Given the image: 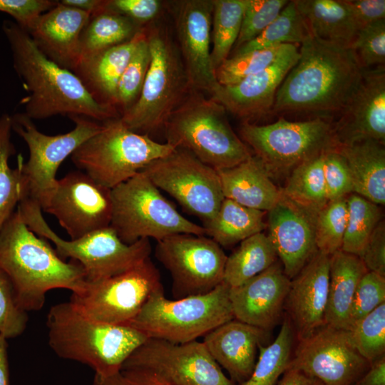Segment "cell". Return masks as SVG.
Masks as SVG:
<instances>
[{
  "label": "cell",
  "mask_w": 385,
  "mask_h": 385,
  "mask_svg": "<svg viewBox=\"0 0 385 385\" xmlns=\"http://www.w3.org/2000/svg\"><path fill=\"white\" fill-rule=\"evenodd\" d=\"M69 118L75 123L72 130L49 135L39 131L33 120L24 113L11 116L12 130L25 141L29 150L26 163H24L21 156L18 157L21 169V200L26 198L37 203L41 210L56 187V175L61 164L103 128V124L87 117L73 115Z\"/></svg>",
  "instance_id": "12"
},
{
  "label": "cell",
  "mask_w": 385,
  "mask_h": 385,
  "mask_svg": "<svg viewBox=\"0 0 385 385\" xmlns=\"http://www.w3.org/2000/svg\"><path fill=\"white\" fill-rule=\"evenodd\" d=\"M163 127L167 143L216 170L233 167L252 155L232 130L223 106L197 91H190Z\"/></svg>",
  "instance_id": "5"
},
{
  "label": "cell",
  "mask_w": 385,
  "mask_h": 385,
  "mask_svg": "<svg viewBox=\"0 0 385 385\" xmlns=\"http://www.w3.org/2000/svg\"><path fill=\"white\" fill-rule=\"evenodd\" d=\"M370 364L354 348L349 331L324 324L299 340L289 367L323 385H351Z\"/></svg>",
  "instance_id": "17"
},
{
  "label": "cell",
  "mask_w": 385,
  "mask_h": 385,
  "mask_svg": "<svg viewBox=\"0 0 385 385\" xmlns=\"http://www.w3.org/2000/svg\"><path fill=\"white\" fill-rule=\"evenodd\" d=\"M346 221V197L328 201L316 216L315 240L318 251L331 256L341 250Z\"/></svg>",
  "instance_id": "42"
},
{
  "label": "cell",
  "mask_w": 385,
  "mask_h": 385,
  "mask_svg": "<svg viewBox=\"0 0 385 385\" xmlns=\"http://www.w3.org/2000/svg\"><path fill=\"white\" fill-rule=\"evenodd\" d=\"M385 144L368 140L337 146L348 165L353 192L377 205L385 203Z\"/></svg>",
  "instance_id": "30"
},
{
  "label": "cell",
  "mask_w": 385,
  "mask_h": 385,
  "mask_svg": "<svg viewBox=\"0 0 385 385\" xmlns=\"http://www.w3.org/2000/svg\"><path fill=\"white\" fill-rule=\"evenodd\" d=\"M349 11L357 30L385 19L384 0H341Z\"/></svg>",
  "instance_id": "53"
},
{
  "label": "cell",
  "mask_w": 385,
  "mask_h": 385,
  "mask_svg": "<svg viewBox=\"0 0 385 385\" xmlns=\"http://www.w3.org/2000/svg\"><path fill=\"white\" fill-rule=\"evenodd\" d=\"M266 213L224 198L216 215L203 227L206 235L219 245L232 246L262 232L267 227Z\"/></svg>",
  "instance_id": "32"
},
{
  "label": "cell",
  "mask_w": 385,
  "mask_h": 385,
  "mask_svg": "<svg viewBox=\"0 0 385 385\" xmlns=\"http://www.w3.org/2000/svg\"><path fill=\"white\" fill-rule=\"evenodd\" d=\"M163 288L159 270L150 257L119 274L88 282L83 291L72 293L70 302L97 322L128 325L148 298Z\"/></svg>",
  "instance_id": "13"
},
{
  "label": "cell",
  "mask_w": 385,
  "mask_h": 385,
  "mask_svg": "<svg viewBox=\"0 0 385 385\" xmlns=\"http://www.w3.org/2000/svg\"><path fill=\"white\" fill-rule=\"evenodd\" d=\"M98 133L71 155L74 165L95 181L112 189L151 162L170 153L173 145L128 129L120 118L107 120Z\"/></svg>",
  "instance_id": "9"
},
{
  "label": "cell",
  "mask_w": 385,
  "mask_h": 385,
  "mask_svg": "<svg viewBox=\"0 0 385 385\" xmlns=\"http://www.w3.org/2000/svg\"><path fill=\"white\" fill-rule=\"evenodd\" d=\"M309 35L294 0L289 1L277 17L265 30L252 40L235 49L233 55L283 44H301Z\"/></svg>",
  "instance_id": "37"
},
{
  "label": "cell",
  "mask_w": 385,
  "mask_h": 385,
  "mask_svg": "<svg viewBox=\"0 0 385 385\" xmlns=\"http://www.w3.org/2000/svg\"><path fill=\"white\" fill-rule=\"evenodd\" d=\"M354 348L370 364L385 355V303L349 330Z\"/></svg>",
  "instance_id": "44"
},
{
  "label": "cell",
  "mask_w": 385,
  "mask_h": 385,
  "mask_svg": "<svg viewBox=\"0 0 385 385\" xmlns=\"http://www.w3.org/2000/svg\"><path fill=\"white\" fill-rule=\"evenodd\" d=\"M46 327L48 344L55 354L86 364L103 376L120 372L126 359L148 339L129 325L91 319L70 301L51 307Z\"/></svg>",
  "instance_id": "4"
},
{
  "label": "cell",
  "mask_w": 385,
  "mask_h": 385,
  "mask_svg": "<svg viewBox=\"0 0 385 385\" xmlns=\"http://www.w3.org/2000/svg\"><path fill=\"white\" fill-rule=\"evenodd\" d=\"M92 385H132L121 371L108 376L95 374Z\"/></svg>",
  "instance_id": "59"
},
{
  "label": "cell",
  "mask_w": 385,
  "mask_h": 385,
  "mask_svg": "<svg viewBox=\"0 0 385 385\" xmlns=\"http://www.w3.org/2000/svg\"><path fill=\"white\" fill-rule=\"evenodd\" d=\"M0 385H9L7 339L0 335Z\"/></svg>",
  "instance_id": "58"
},
{
  "label": "cell",
  "mask_w": 385,
  "mask_h": 385,
  "mask_svg": "<svg viewBox=\"0 0 385 385\" xmlns=\"http://www.w3.org/2000/svg\"><path fill=\"white\" fill-rule=\"evenodd\" d=\"M324 153L294 168L286 178L284 186L279 188L282 196L315 215L328 202L323 174Z\"/></svg>",
  "instance_id": "35"
},
{
  "label": "cell",
  "mask_w": 385,
  "mask_h": 385,
  "mask_svg": "<svg viewBox=\"0 0 385 385\" xmlns=\"http://www.w3.org/2000/svg\"><path fill=\"white\" fill-rule=\"evenodd\" d=\"M150 58L147 33L144 30L117 86L115 107L119 106L123 110L122 113L130 108L138 99L149 68Z\"/></svg>",
  "instance_id": "43"
},
{
  "label": "cell",
  "mask_w": 385,
  "mask_h": 385,
  "mask_svg": "<svg viewBox=\"0 0 385 385\" xmlns=\"http://www.w3.org/2000/svg\"><path fill=\"white\" fill-rule=\"evenodd\" d=\"M294 332L289 319H284L274 342L259 346L258 356L250 377L239 385H277L289 367L292 356Z\"/></svg>",
  "instance_id": "36"
},
{
  "label": "cell",
  "mask_w": 385,
  "mask_h": 385,
  "mask_svg": "<svg viewBox=\"0 0 385 385\" xmlns=\"http://www.w3.org/2000/svg\"><path fill=\"white\" fill-rule=\"evenodd\" d=\"M299 58L298 45L287 44L267 68L235 84H219L210 96L243 122L267 115L279 86Z\"/></svg>",
  "instance_id": "21"
},
{
  "label": "cell",
  "mask_w": 385,
  "mask_h": 385,
  "mask_svg": "<svg viewBox=\"0 0 385 385\" xmlns=\"http://www.w3.org/2000/svg\"><path fill=\"white\" fill-rule=\"evenodd\" d=\"M63 5L73 7L91 16L98 14L108 8L109 1L103 0H61Z\"/></svg>",
  "instance_id": "57"
},
{
  "label": "cell",
  "mask_w": 385,
  "mask_h": 385,
  "mask_svg": "<svg viewBox=\"0 0 385 385\" xmlns=\"http://www.w3.org/2000/svg\"><path fill=\"white\" fill-rule=\"evenodd\" d=\"M350 48L363 69L384 66L385 19L359 29Z\"/></svg>",
  "instance_id": "46"
},
{
  "label": "cell",
  "mask_w": 385,
  "mask_h": 385,
  "mask_svg": "<svg viewBox=\"0 0 385 385\" xmlns=\"http://www.w3.org/2000/svg\"><path fill=\"white\" fill-rule=\"evenodd\" d=\"M323 174L328 201L347 197L353 192L350 171L337 147L323 153Z\"/></svg>",
  "instance_id": "49"
},
{
  "label": "cell",
  "mask_w": 385,
  "mask_h": 385,
  "mask_svg": "<svg viewBox=\"0 0 385 385\" xmlns=\"http://www.w3.org/2000/svg\"><path fill=\"white\" fill-rule=\"evenodd\" d=\"M383 303H385V277L368 271L361 277L354 294L349 330Z\"/></svg>",
  "instance_id": "48"
},
{
  "label": "cell",
  "mask_w": 385,
  "mask_h": 385,
  "mask_svg": "<svg viewBox=\"0 0 385 385\" xmlns=\"http://www.w3.org/2000/svg\"><path fill=\"white\" fill-rule=\"evenodd\" d=\"M347 221L341 250L361 257L372 232L382 220L380 206L352 192L346 197Z\"/></svg>",
  "instance_id": "40"
},
{
  "label": "cell",
  "mask_w": 385,
  "mask_h": 385,
  "mask_svg": "<svg viewBox=\"0 0 385 385\" xmlns=\"http://www.w3.org/2000/svg\"><path fill=\"white\" fill-rule=\"evenodd\" d=\"M90 17L87 12L58 1L26 31L47 58L73 71L80 61V38Z\"/></svg>",
  "instance_id": "25"
},
{
  "label": "cell",
  "mask_w": 385,
  "mask_h": 385,
  "mask_svg": "<svg viewBox=\"0 0 385 385\" xmlns=\"http://www.w3.org/2000/svg\"><path fill=\"white\" fill-rule=\"evenodd\" d=\"M282 375L277 385H323L317 379L292 367H288Z\"/></svg>",
  "instance_id": "56"
},
{
  "label": "cell",
  "mask_w": 385,
  "mask_h": 385,
  "mask_svg": "<svg viewBox=\"0 0 385 385\" xmlns=\"http://www.w3.org/2000/svg\"><path fill=\"white\" fill-rule=\"evenodd\" d=\"M330 256L318 251L291 279L286 307L298 340L324 324Z\"/></svg>",
  "instance_id": "24"
},
{
  "label": "cell",
  "mask_w": 385,
  "mask_h": 385,
  "mask_svg": "<svg viewBox=\"0 0 385 385\" xmlns=\"http://www.w3.org/2000/svg\"><path fill=\"white\" fill-rule=\"evenodd\" d=\"M144 30L141 28L125 43L81 60L72 71L98 103L116 108L119 80Z\"/></svg>",
  "instance_id": "27"
},
{
  "label": "cell",
  "mask_w": 385,
  "mask_h": 385,
  "mask_svg": "<svg viewBox=\"0 0 385 385\" xmlns=\"http://www.w3.org/2000/svg\"><path fill=\"white\" fill-rule=\"evenodd\" d=\"M212 48L211 61L215 69L229 56L239 36L246 0H212Z\"/></svg>",
  "instance_id": "38"
},
{
  "label": "cell",
  "mask_w": 385,
  "mask_h": 385,
  "mask_svg": "<svg viewBox=\"0 0 385 385\" xmlns=\"http://www.w3.org/2000/svg\"><path fill=\"white\" fill-rule=\"evenodd\" d=\"M121 373L132 385H171L153 374L140 369H123Z\"/></svg>",
  "instance_id": "55"
},
{
  "label": "cell",
  "mask_w": 385,
  "mask_h": 385,
  "mask_svg": "<svg viewBox=\"0 0 385 385\" xmlns=\"http://www.w3.org/2000/svg\"><path fill=\"white\" fill-rule=\"evenodd\" d=\"M368 271L385 277V222L381 220L370 235L360 257Z\"/></svg>",
  "instance_id": "51"
},
{
  "label": "cell",
  "mask_w": 385,
  "mask_h": 385,
  "mask_svg": "<svg viewBox=\"0 0 385 385\" xmlns=\"http://www.w3.org/2000/svg\"><path fill=\"white\" fill-rule=\"evenodd\" d=\"M266 334L262 329L233 319L205 335L202 342L230 379L240 384L251 375Z\"/></svg>",
  "instance_id": "26"
},
{
  "label": "cell",
  "mask_w": 385,
  "mask_h": 385,
  "mask_svg": "<svg viewBox=\"0 0 385 385\" xmlns=\"http://www.w3.org/2000/svg\"><path fill=\"white\" fill-rule=\"evenodd\" d=\"M351 385H385V355L372 362L368 370Z\"/></svg>",
  "instance_id": "54"
},
{
  "label": "cell",
  "mask_w": 385,
  "mask_h": 385,
  "mask_svg": "<svg viewBox=\"0 0 385 385\" xmlns=\"http://www.w3.org/2000/svg\"><path fill=\"white\" fill-rule=\"evenodd\" d=\"M28 321V313L19 305L11 280L0 270V335L6 339L21 335Z\"/></svg>",
  "instance_id": "47"
},
{
  "label": "cell",
  "mask_w": 385,
  "mask_h": 385,
  "mask_svg": "<svg viewBox=\"0 0 385 385\" xmlns=\"http://www.w3.org/2000/svg\"><path fill=\"white\" fill-rule=\"evenodd\" d=\"M178 43L192 91L210 95L219 85L211 61L212 0H183L173 4Z\"/></svg>",
  "instance_id": "19"
},
{
  "label": "cell",
  "mask_w": 385,
  "mask_h": 385,
  "mask_svg": "<svg viewBox=\"0 0 385 385\" xmlns=\"http://www.w3.org/2000/svg\"><path fill=\"white\" fill-rule=\"evenodd\" d=\"M0 270L11 280L18 302L25 311H38L54 289L72 293L84 290V269L75 260L66 262L41 237L29 229L16 210L0 230Z\"/></svg>",
  "instance_id": "3"
},
{
  "label": "cell",
  "mask_w": 385,
  "mask_h": 385,
  "mask_svg": "<svg viewBox=\"0 0 385 385\" xmlns=\"http://www.w3.org/2000/svg\"><path fill=\"white\" fill-rule=\"evenodd\" d=\"M42 211L55 216L71 240L110 226L111 189L85 173L73 171L60 180Z\"/></svg>",
  "instance_id": "18"
},
{
  "label": "cell",
  "mask_w": 385,
  "mask_h": 385,
  "mask_svg": "<svg viewBox=\"0 0 385 385\" xmlns=\"http://www.w3.org/2000/svg\"><path fill=\"white\" fill-rule=\"evenodd\" d=\"M16 210L29 230L54 244L55 250L61 259L71 258L81 265L88 282L123 273L150 257L152 248L149 239L125 244L108 226L78 239L66 240L48 226L37 203L23 199Z\"/></svg>",
  "instance_id": "7"
},
{
  "label": "cell",
  "mask_w": 385,
  "mask_h": 385,
  "mask_svg": "<svg viewBox=\"0 0 385 385\" xmlns=\"http://www.w3.org/2000/svg\"><path fill=\"white\" fill-rule=\"evenodd\" d=\"M57 3L53 0H0V11L11 16L19 26L27 30L40 15Z\"/></svg>",
  "instance_id": "50"
},
{
  "label": "cell",
  "mask_w": 385,
  "mask_h": 385,
  "mask_svg": "<svg viewBox=\"0 0 385 385\" xmlns=\"http://www.w3.org/2000/svg\"><path fill=\"white\" fill-rule=\"evenodd\" d=\"M287 44L229 56L215 69L220 85L237 83L270 66L282 53Z\"/></svg>",
  "instance_id": "41"
},
{
  "label": "cell",
  "mask_w": 385,
  "mask_h": 385,
  "mask_svg": "<svg viewBox=\"0 0 385 385\" xmlns=\"http://www.w3.org/2000/svg\"><path fill=\"white\" fill-rule=\"evenodd\" d=\"M290 283L277 261L244 284L230 287L234 318L265 331L271 329L281 317Z\"/></svg>",
  "instance_id": "23"
},
{
  "label": "cell",
  "mask_w": 385,
  "mask_h": 385,
  "mask_svg": "<svg viewBox=\"0 0 385 385\" xmlns=\"http://www.w3.org/2000/svg\"><path fill=\"white\" fill-rule=\"evenodd\" d=\"M229 292L230 287L222 282L205 294L168 299L161 288L148 298L128 325L148 338L177 344L197 340L235 319Z\"/></svg>",
  "instance_id": "8"
},
{
  "label": "cell",
  "mask_w": 385,
  "mask_h": 385,
  "mask_svg": "<svg viewBox=\"0 0 385 385\" xmlns=\"http://www.w3.org/2000/svg\"><path fill=\"white\" fill-rule=\"evenodd\" d=\"M111 198L110 226L125 244L177 234L206 235L205 227L182 215L142 171L112 188Z\"/></svg>",
  "instance_id": "10"
},
{
  "label": "cell",
  "mask_w": 385,
  "mask_h": 385,
  "mask_svg": "<svg viewBox=\"0 0 385 385\" xmlns=\"http://www.w3.org/2000/svg\"><path fill=\"white\" fill-rule=\"evenodd\" d=\"M289 2L287 0H246L242 25L235 49L265 30Z\"/></svg>",
  "instance_id": "45"
},
{
  "label": "cell",
  "mask_w": 385,
  "mask_h": 385,
  "mask_svg": "<svg viewBox=\"0 0 385 385\" xmlns=\"http://www.w3.org/2000/svg\"><path fill=\"white\" fill-rule=\"evenodd\" d=\"M217 172L224 197L243 206L268 212L280 198L279 188L255 155L233 167Z\"/></svg>",
  "instance_id": "28"
},
{
  "label": "cell",
  "mask_w": 385,
  "mask_h": 385,
  "mask_svg": "<svg viewBox=\"0 0 385 385\" xmlns=\"http://www.w3.org/2000/svg\"><path fill=\"white\" fill-rule=\"evenodd\" d=\"M147 33L150 63L140 95L120 117L130 130L147 134L163 126L191 90L178 46L167 29Z\"/></svg>",
  "instance_id": "6"
},
{
  "label": "cell",
  "mask_w": 385,
  "mask_h": 385,
  "mask_svg": "<svg viewBox=\"0 0 385 385\" xmlns=\"http://www.w3.org/2000/svg\"><path fill=\"white\" fill-rule=\"evenodd\" d=\"M131 369L149 372L171 385H235L197 340L177 344L148 338L121 370Z\"/></svg>",
  "instance_id": "15"
},
{
  "label": "cell",
  "mask_w": 385,
  "mask_h": 385,
  "mask_svg": "<svg viewBox=\"0 0 385 385\" xmlns=\"http://www.w3.org/2000/svg\"><path fill=\"white\" fill-rule=\"evenodd\" d=\"M155 255L172 277L176 299L207 293L223 282L227 256L206 235L168 237L158 241Z\"/></svg>",
  "instance_id": "16"
},
{
  "label": "cell",
  "mask_w": 385,
  "mask_h": 385,
  "mask_svg": "<svg viewBox=\"0 0 385 385\" xmlns=\"http://www.w3.org/2000/svg\"><path fill=\"white\" fill-rule=\"evenodd\" d=\"M240 134L272 179L287 178L297 165L337 147L332 122L322 118L292 121L282 116L267 125L245 121Z\"/></svg>",
  "instance_id": "11"
},
{
  "label": "cell",
  "mask_w": 385,
  "mask_h": 385,
  "mask_svg": "<svg viewBox=\"0 0 385 385\" xmlns=\"http://www.w3.org/2000/svg\"><path fill=\"white\" fill-rule=\"evenodd\" d=\"M11 115L3 113L0 116V230L22 198L21 169L18 162L16 168L9 164L16 148L11 140Z\"/></svg>",
  "instance_id": "39"
},
{
  "label": "cell",
  "mask_w": 385,
  "mask_h": 385,
  "mask_svg": "<svg viewBox=\"0 0 385 385\" xmlns=\"http://www.w3.org/2000/svg\"><path fill=\"white\" fill-rule=\"evenodd\" d=\"M299 51L298 61L277 91L271 113L332 121L357 88L364 69L351 48L328 44L310 35Z\"/></svg>",
  "instance_id": "1"
},
{
  "label": "cell",
  "mask_w": 385,
  "mask_h": 385,
  "mask_svg": "<svg viewBox=\"0 0 385 385\" xmlns=\"http://www.w3.org/2000/svg\"><path fill=\"white\" fill-rule=\"evenodd\" d=\"M337 146L373 140L385 144V66L364 69L361 79L332 122Z\"/></svg>",
  "instance_id": "20"
},
{
  "label": "cell",
  "mask_w": 385,
  "mask_h": 385,
  "mask_svg": "<svg viewBox=\"0 0 385 385\" xmlns=\"http://www.w3.org/2000/svg\"><path fill=\"white\" fill-rule=\"evenodd\" d=\"M367 272L361 259L355 255L339 250L330 256L325 324L349 330L354 294Z\"/></svg>",
  "instance_id": "29"
},
{
  "label": "cell",
  "mask_w": 385,
  "mask_h": 385,
  "mask_svg": "<svg viewBox=\"0 0 385 385\" xmlns=\"http://www.w3.org/2000/svg\"><path fill=\"white\" fill-rule=\"evenodd\" d=\"M275 249L264 232L242 240L227 257L223 282L230 287H238L261 273L277 261Z\"/></svg>",
  "instance_id": "34"
},
{
  "label": "cell",
  "mask_w": 385,
  "mask_h": 385,
  "mask_svg": "<svg viewBox=\"0 0 385 385\" xmlns=\"http://www.w3.org/2000/svg\"><path fill=\"white\" fill-rule=\"evenodd\" d=\"M108 8L137 24L155 18L160 10L161 2L158 0H111Z\"/></svg>",
  "instance_id": "52"
},
{
  "label": "cell",
  "mask_w": 385,
  "mask_h": 385,
  "mask_svg": "<svg viewBox=\"0 0 385 385\" xmlns=\"http://www.w3.org/2000/svg\"><path fill=\"white\" fill-rule=\"evenodd\" d=\"M309 34L324 43L350 48L358 31L341 0H294Z\"/></svg>",
  "instance_id": "31"
},
{
  "label": "cell",
  "mask_w": 385,
  "mask_h": 385,
  "mask_svg": "<svg viewBox=\"0 0 385 385\" xmlns=\"http://www.w3.org/2000/svg\"><path fill=\"white\" fill-rule=\"evenodd\" d=\"M2 29L14 68L29 93L21 103L29 118L81 115L104 123L120 117L116 108L98 103L72 71L47 58L15 21H4Z\"/></svg>",
  "instance_id": "2"
},
{
  "label": "cell",
  "mask_w": 385,
  "mask_h": 385,
  "mask_svg": "<svg viewBox=\"0 0 385 385\" xmlns=\"http://www.w3.org/2000/svg\"><path fill=\"white\" fill-rule=\"evenodd\" d=\"M140 29L133 20L108 8L91 16L81 35L79 62L129 41Z\"/></svg>",
  "instance_id": "33"
},
{
  "label": "cell",
  "mask_w": 385,
  "mask_h": 385,
  "mask_svg": "<svg viewBox=\"0 0 385 385\" xmlns=\"http://www.w3.org/2000/svg\"><path fill=\"white\" fill-rule=\"evenodd\" d=\"M267 212L270 239L285 274L293 279L318 252L315 240V215L280 194Z\"/></svg>",
  "instance_id": "22"
},
{
  "label": "cell",
  "mask_w": 385,
  "mask_h": 385,
  "mask_svg": "<svg viewBox=\"0 0 385 385\" xmlns=\"http://www.w3.org/2000/svg\"><path fill=\"white\" fill-rule=\"evenodd\" d=\"M142 172L204 225L216 215L225 198L217 170L183 148H175Z\"/></svg>",
  "instance_id": "14"
}]
</instances>
